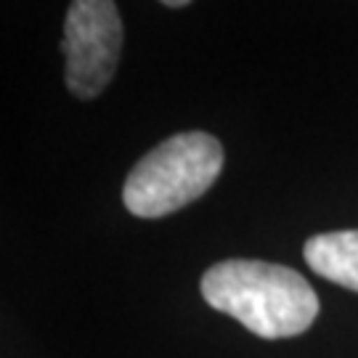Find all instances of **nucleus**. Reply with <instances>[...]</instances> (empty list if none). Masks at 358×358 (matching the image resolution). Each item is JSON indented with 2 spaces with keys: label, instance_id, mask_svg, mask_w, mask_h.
<instances>
[{
  "label": "nucleus",
  "instance_id": "nucleus-1",
  "mask_svg": "<svg viewBox=\"0 0 358 358\" xmlns=\"http://www.w3.org/2000/svg\"><path fill=\"white\" fill-rule=\"evenodd\" d=\"M207 306L263 340L303 334L319 316V297L294 268L266 260H223L205 271Z\"/></svg>",
  "mask_w": 358,
  "mask_h": 358
},
{
  "label": "nucleus",
  "instance_id": "nucleus-2",
  "mask_svg": "<svg viewBox=\"0 0 358 358\" xmlns=\"http://www.w3.org/2000/svg\"><path fill=\"white\" fill-rule=\"evenodd\" d=\"M220 170L223 146L215 136L178 133L136 162L122 186V202L136 217H165L210 192Z\"/></svg>",
  "mask_w": 358,
  "mask_h": 358
},
{
  "label": "nucleus",
  "instance_id": "nucleus-3",
  "mask_svg": "<svg viewBox=\"0 0 358 358\" xmlns=\"http://www.w3.org/2000/svg\"><path fill=\"white\" fill-rule=\"evenodd\" d=\"M64 80L75 99H96L115 77L122 19L115 0H72L64 22Z\"/></svg>",
  "mask_w": 358,
  "mask_h": 358
},
{
  "label": "nucleus",
  "instance_id": "nucleus-4",
  "mask_svg": "<svg viewBox=\"0 0 358 358\" xmlns=\"http://www.w3.org/2000/svg\"><path fill=\"white\" fill-rule=\"evenodd\" d=\"M303 257L319 276L358 292V229L310 236Z\"/></svg>",
  "mask_w": 358,
  "mask_h": 358
},
{
  "label": "nucleus",
  "instance_id": "nucleus-5",
  "mask_svg": "<svg viewBox=\"0 0 358 358\" xmlns=\"http://www.w3.org/2000/svg\"><path fill=\"white\" fill-rule=\"evenodd\" d=\"M159 3H165L170 8H183V6H189L192 0H159Z\"/></svg>",
  "mask_w": 358,
  "mask_h": 358
}]
</instances>
